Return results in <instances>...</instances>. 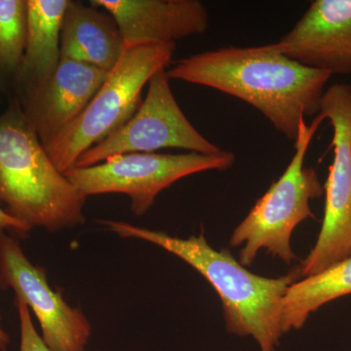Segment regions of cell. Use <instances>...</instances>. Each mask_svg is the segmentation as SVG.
Segmentation results:
<instances>
[{
  "label": "cell",
  "instance_id": "6da1fadb",
  "mask_svg": "<svg viewBox=\"0 0 351 351\" xmlns=\"http://www.w3.org/2000/svg\"><path fill=\"white\" fill-rule=\"evenodd\" d=\"M167 75L245 101L293 142L301 120L319 113L332 76L285 56L276 43L198 53L178 61Z\"/></svg>",
  "mask_w": 351,
  "mask_h": 351
},
{
  "label": "cell",
  "instance_id": "7a4b0ae2",
  "mask_svg": "<svg viewBox=\"0 0 351 351\" xmlns=\"http://www.w3.org/2000/svg\"><path fill=\"white\" fill-rule=\"evenodd\" d=\"M99 223L122 239L144 240L189 263L218 294L228 332L240 337L251 336L261 351H276L283 335L284 295L293 283L301 279L299 267L286 276L269 278L245 269L232 257L230 249L215 250L205 239L204 230L198 237L179 239L126 221L101 219Z\"/></svg>",
  "mask_w": 351,
  "mask_h": 351
},
{
  "label": "cell",
  "instance_id": "3957f363",
  "mask_svg": "<svg viewBox=\"0 0 351 351\" xmlns=\"http://www.w3.org/2000/svg\"><path fill=\"white\" fill-rule=\"evenodd\" d=\"M86 196L57 169L19 100L0 114V206L29 228L61 232L84 223Z\"/></svg>",
  "mask_w": 351,
  "mask_h": 351
},
{
  "label": "cell",
  "instance_id": "277c9868",
  "mask_svg": "<svg viewBox=\"0 0 351 351\" xmlns=\"http://www.w3.org/2000/svg\"><path fill=\"white\" fill-rule=\"evenodd\" d=\"M176 43L126 48L84 112L43 145L60 172L75 167L90 147L125 124L142 103L145 85L172 62Z\"/></svg>",
  "mask_w": 351,
  "mask_h": 351
},
{
  "label": "cell",
  "instance_id": "5b68a950",
  "mask_svg": "<svg viewBox=\"0 0 351 351\" xmlns=\"http://www.w3.org/2000/svg\"><path fill=\"white\" fill-rule=\"evenodd\" d=\"M323 121L319 114L309 126L304 119L301 120L295 154L285 172L258 198L232 232L230 246L243 244L239 253L243 267L251 265L262 249L288 265L297 258L291 246L292 233L302 221L315 219L309 201L324 193L316 170L304 167L307 149Z\"/></svg>",
  "mask_w": 351,
  "mask_h": 351
},
{
  "label": "cell",
  "instance_id": "8992f818",
  "mask_svg": "<svg viewBox=\"0 0 351 351\" xmlns=\"http://www.w3.org/2000/svg\"><path fill=\"white\" fill-rule=\"evenodd\" d=\"M235 162L230 152L208 156L197 152L170 154L135 152L110 157L90 167H73L64 176L88 197L121 193L131 200V211L143 217L164 189L189 176L204 171L230 169Z\"/></svg>",
  "mask_w": 351,
  "mask_h": 351
},
{
  "label": "cell",
  "instance_id": "52a82bcc",
  "mask_svg": "<svg viewBox=\"0 0 351 351\" xmlns=\"http://www.w3.org/2000/svg\"><path fill=\"white\" fill-rule=\"evenodd\" d=\"M318 114L332 127L334 159L324 186V218L317 241L299 267L314 276L351 256V84L325 90Z\"/></svg>",
  "mask_w": 351,
  "mask_h": 351
},
{
  "label": "cell",
  "instance_id": "ba28073f",
  "mask_svg": "<svg viewBox=\"0 0 351 351\" xmlns=\"http://www.w3.org/2000/svg\"><path fill=\"white\" fill-rule=\"evenodd\" d=\"M167 69L157 71L149 82L147 96L125 124L90 147L76 161L85 168L110 157L135 152H156L172 147L201 154H221L186 119L171 89Z\"/></svg>",
  "mask_w": 351,
  "mask_h": 351
},
{
  "label": "cell",
  "instance_id": "9c48e42d",
  "mask_svg": "<svg viewBox=\"0 0 351 351\" xmlns=\"http://www.w3.org/2000/svg\"><path fill=\"white\" fill-rule=\"evenodd\" d=\"M0 289H11L36 315L51 351H85L91 324L48 283L45 269L27 258L19 240L0 230Z\"/></svg>",
  "mask_w": 351,
  "mask_h": 351
},
{
  "label": "cell",
  "instance_id": "30bf717a",
  "mask_svg": "<svg viewBox=\"0 0 351 351\" xmlns=\"http://www.w3.org/2000/svg\"><path fill=\"white\" fill-rule=\"evenodd\" d=\"M277 47L304 66L351 75V0H315Z\"/></svg>",
  "mask_w": 351,
  "mask_h": 351
},
{
  "label": "cell",
  "instance_id": "8fae6325",
  "mask_svg": "<svg viewBox=\"0 0 351 351\" xmlns=\"http://www.w3.org/2000/svg\"><path fill=\"white\" fill-rule=\"evenodd\" d=\"M108 71L61 58L54 73L25 90L20 101L43 145L77 119L105 82Z\"/></svg>",
  "mask_w": 351,
  "mask_h": 351
},
{
  "label": "cell",
  "instance_id": "7c38bea8",
  "mask_svg": "<svg viewBox=\"0 0 351 351\" xmlns=\"http://www.w3.org/2000/svg\"><path fill=\"white\" fill-rule=\"evenodd\" d=\"M119 25L126 48L175 43L204 34L208 13L199 0H91Z\"/></svg>",
  "mask_w": 351,
  "mask_h": 351
},
{
  "label": "cell",
  "instance_id": "4fadbf2b",
  "mask_svg": "<svg viewBox=\"0 0 351 351\" xmlns=\"http://www.w3.org/2000/svg\"><path fill=\"white\" fill-rule=\"evenodd\" d=\"M125 50L114 18L98 7L69 0L61 32V58L110 73Z\"/></svg>",
  "mask_w": 351,
  "mask_h": 351
},
{
  "label": "cell",
  "instance_id": "5bb4252c",
  "mask_svg": "<svg viewBox=\"0 0 351 351\" xmlns=\"http://www.w3.org/2000/svg\"><path fill=\"white\" fill-rule=\"evenodd\" d=\"M25 53L15 76L27 90L49 77L61 61L62 27L69 0H25Z\"/></svg>",
  "mask_w": 351,
  "mask_h": 351
},
{
  "label": "cell",
  "instance_id": "9a60e30c",
  "mask_svg": "<svg viewBox=\"0 0 351 351\" xmlns=\"http://www.w3.org/2000/svg\"><path fill=\"white\" fill-rule=\"evenodd\" d=\"M351 295V256L329 269L293 283L284 295L281 311L283 334L301 329L321 306Z\"/></svg>",
  "mask_w": 351,
  "mask_h": 351
},
{
  "label": "cell",
  "instance_id": "2e32d148",
  "mask_svg": "<svg viewBox=\"0 0 351 351\" xmlns=\"http://www.w3.org/2000/svg\"><path fill=\"white\" fill-rule=\"evenodd\" d=\"M25 0H0V75H15L24 57Z\"/></svg>",
  "mask_w": 351,
  "mask_h": 351
},
{
  "label": "cell",
  "instance_id": "e0dca14e",
  "mask_svg": "<svg viewBox=\"0 0 351 351\" xmlns=\"http://www.w3.org/2000/svg\"><path fill=\"white\" fill-rule=\"evenodd\" d=\"M15 306L20 321V351H51L36 331L27 304L15 298Z\"/></svg>",
  "mask_w": 351,
  "mask_h": 351
},
{
  "label": "cell",
  "instance_id": "ac0fdd59",
  "mask_svg": "<svg viewBox=\"0 0 351 351\" xmlns=\"http://www.w3.org/2000/svg\"><path fill=\"white\" fill-rule=\"evenodd\" d=\"M0 230H4L17 239H25L32 230L29 226L9 216L1 206H0Z\"/></svg>",
  "mask_w": 351,
  "mask_h": 351
},
{
  "label": "cell",
  "instance_id": "d6986e66",
  "mask_svg": "<svg viewBox=\"0 0 351 351\" xmlns=\"http://www.w3.org/2000/svg\"><path fill=\"white\" fill-rule=\"evenodd\" d=\"M2 318L0 316V351H8L10 345V337L2 327Z\"/></svg>",
  "mask_w": 351,
  "mask_h": 351
}]
</instances>
